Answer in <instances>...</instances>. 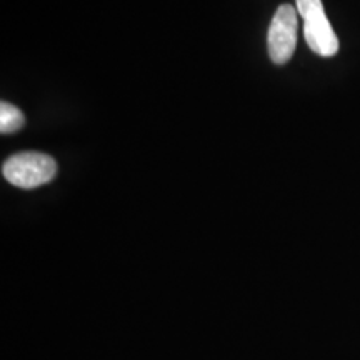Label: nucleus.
Instances as JSON below:
<instances>
[{
    "label": "nucleus",
    "mask_w": 360,
    "mask_h": 360,
    "mask_svg": "<svg viewBox=\"0 0 360 360\" xmlns=\"http://www.w3.org/2000/svg\"><path fill=\"white\" fill-rule=\"evenodd\" d=\"M4 177L12 186L20 188H35L51 182L57 174V164L51 155L39 152H24L12 155L4 162Z\"/></svg>",
    "instance_id": "nucleus-1"
},
{
    "label": "nucleus",
    "mask_w": 360,
    "mask_h": 360,
    "mask_svg": "<svg viewBox=\"0 0 360 360\" xmlns=\"http://www.w3.org/2000/svg\"><path fill=\"white\" fill-rule=\"evenodd\" d=\"M297 12L304 19V35L310 51L322 57L339 52V39L323 12L322 0H297Z\"/></svg>",
    "instance_id": "nucleus-2"
},
{
    "label": "nucleus",
    "mask_w": 360,
    "mask_h": 360,
    "mask_svg": "<svg viewBox=\"0 0 360 360\" xmlns=\"http://www.w3.org/2000/svg\"><path fill=\"white\" fill-rule=\"evenodd\" d=\"M297 8L283 4L277 8L269 27V56L274 64L283 65L294 56L297 45V30H299V19Z\"/></svg>",
    "instance_id": "nucleus-3"
},
{
    "label": "nucleus",
    "mask_w": 360,
    "mask_h": 360,
    "mask_svg": "<svg viewBox=\"0 0 360 360\" xmlns=\"http://www.w3.org/2000/svg\"><path fill=\"white\" fill-rule=\"evenodd\" d=\"M24 127V114L8 102L0 103V130L2 134H13Z\"/></svg>",
    "instance_id": "nucleus-4"
}]
</instances>
